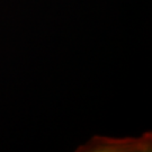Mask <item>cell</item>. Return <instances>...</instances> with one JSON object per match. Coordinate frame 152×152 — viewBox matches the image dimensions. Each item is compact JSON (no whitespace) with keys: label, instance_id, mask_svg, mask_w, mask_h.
<instances>
[{"label":"cell","instance_id":"obj_1","mask_svg":"<svg viewBox=\"0 0 152 152\" xmlns=\"http://www.w3.org/2000/svg\"><path fill=\"white\" fill-rule=\"evenodd\" d=\"M152 150V133L145 132L140 137L112 139L106 136H94L77 149L80 152H150Z\"/></svg>","mask_w":152,"mask_h":152}]
</instances>
